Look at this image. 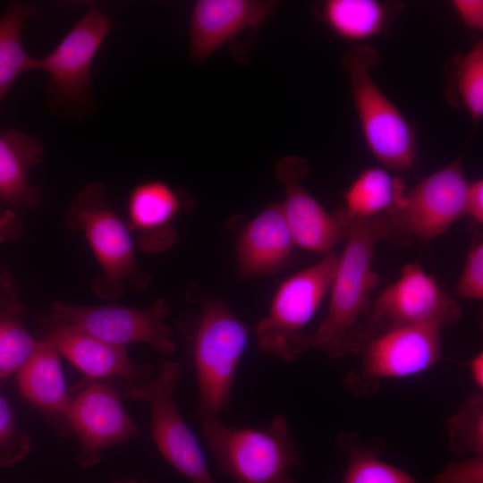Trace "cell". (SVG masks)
<instances>
[{"mask_svg":"<svg viewBox=\"0 0 483 483\" xmlns=\"http://www.w3.org/2000/svg\"><path fill=\"white\" fill-rule=\"evenodd\" d=\"M445 74L449 102L465 108L479 123L483 116V42L478 40L466 54L455 55L445 66Z\"/></svg>","mask_w":483,"mask_h":483,"instance_id":"obj_25","label":"cell"},{"mask_svg":"<svg viewBox=\"0 0 483 483\" xmlns=\"http://www.w3.org/2000/svg\"><path fill=\"white\" fill-rule=\"evenodd\" d=\"M21 395L35 407L65 416L70 402L59 353L47 340L38 342L29 360L16 373Z\"/></svg>","mask_w":483,"mask_h":483,"instance_id":"obj_20","label":"cell"},{"mask_svg":"<svg viewBox=\"0 0 483 483\" xmlns=\"http://www.w3.org/2000/svg\"><path fill=\"white\" fill-rule=\"evenodd\" d=\"M275 2L199 0L190 19V55L202 62L248 29L262 25L274 13Z\"/></svg>","mask_w":483,"mask_h":483,"instance_id":"obj_15","label":"cell"},{"mask_svg":"<svg viewBox=\"0 0 483 483\" xmlns=\"http://www.w3.org/2000/svg\"><path fill=\"white\" fill-rule=\"evenodd\" d=\"M30 438L17 428L9 403L0 394V467L23 459L30 451Z\"/></svg>","mask_w":483,"mask_h":483,"instance_id":"obj_28","label":"cell"},{"mask_svg":"<svg viewBox=\"0 0 483 483\" xmlns=\"http://www.w3.org/2000/svg\"><path fill=\"white\" fill-rule=\"evenodd\" d=\"M47 340L89 378L120 376L141 382L150 367L139 366L129 359L125 347L106 343L73 326L50 319L44 323Z\"/></svg>","mask_w":483,"mask_h":483,"instance_id":"obj_17","label":"cell"},{"mask_svg":"<svg viewBox=\"0 0 483 483\" xmlns=\"http://www.w3.org/2000/svg\"><path fill=\"white\" fill-rule=\"evenodd\" d=\"M406 191L402 179L391 171L380 166L369 167L344 191V208L340 210L345 216L355 219L382 216L402 203Z\"/></svg>","mask_w":483,"mask_h":483,"instance_id":"obj_22","label":"cell"},{"mask_svg":"<svg viewBox=\"0 0 483 483\" xmlns=\"http://www.w3.org/2000/svg\"><path fill=\"white\" fill-rule=\"evenodd\" d=\"M398 10L377 0H326L317 13L337 37L362 45L385 32Z\"/></svg>","mask_w":483,"mask_h":483,"instance_id":"obj_21","label":"cell"},{"mask_svg":"<svg viewBox=\"0 0 483 483\" xmlns=\"http://www.w3.org/2000/svg\"><path fill=\"white\" fill-rule=\"evenodd\" d=\"M182 202L167 183L153 180L136 185L128 199V227L137 245L148 253H160L178 242L174 221Z\"/></svg>","mask_w":483,"mask_h":483,"instance_id":"obj_18","label":"cell"},{"mask_svg":"<svg viewBox=\"0 0 483 483\" xmlns=\"http://www.w3.org/2000/svg\"><path fill=\"white\" fill-rule=\"evenodd\" d=\"M67 227L81 233L100 268L91 283L100 299H119L128 284L142 291L151 278L137 262L131 231L113 208L104 183L94 182L73 198L65 217Z\"/></svg>","mask_w":483,"mask_h":483,"instance_id":"obj_2","label":"cell"},{"mask_svg":"<svg viewBox=\"0 0 483 483\" xmlns=\"http://www.w3.org/2000/svg\"><path fill=\"white\" fill-rule=\"evenodd\" d=\"M454 293L470 300L483 298V243L481 242L472 245L469 250L454 288Z\"/></svg>","mask_w":483,"mask_h":483,"instance_id":"obj_29","label":"cell"},{"mask_svg":"<svg viewBox=\"0 0 483 483\" xmlns=\"http://www.w3.org/2000/svg\"><path fill=\"white\" fill-rule=\"evenodd\" d=\"M35 12L31 4L13 2L0 17V104L23 72L34 70L36 58L25 51L21 34Z\"/></svg>","mask_w":483,"mask_h":483,"instance_id":"obj_24","label":"cell"},{"mask_svg":"<svg viewBox=\"0 0 483 483\" xmlns=\"http://www.w3.org/2000/svg\"><path fill=\"white\" fill-rule=\"evenodd\" d=\"M43 142L11 129L0 131V199L13 209L40 205V187L31 185L28 172L43 157Z\"/></svg>","mask_w":483,"mask_h":483,"instance_id":"obj_19","label":"cell"},{"mask_svg":"<svg viewBox=\"0 0 483 483\" xmlns=\"http://www.w3.org/2000/svg\"><path fill=\"white\" fill-rule=\"evenodd\" d=\"M469 371L473 383L479 389L483 387V353L478 352L469 361Z\"/></svg>","mask_w":483,"mask_h":483,"instance_id":"obj_34","label":"cell"},{"mask_svg":"<svg viewBox=\"0 0 483 483\" xmlns=\"http://www.w3.org/2000/svg\"><path fill=\"white\" fill-rule=\"evenodd\" d=\"M21 310L14 279L11 272L0 265V315Z\"/></svg>","mask_w":483,"mask_h":483,"instance_id":"obj_32","label":"cell"},{"mask_svg":"<svg viewBox=\"0 0 483 483\" xmlns=\"http://www.w3.org/2000/svg\"><path fill=\"white\" fill-rule=\"evenodd\" d=\"M22 311L0 315V380L17 373L38 344L21 323Z\"/></svg>","mask_w":483,"mask_h":483,"instance_id":"obj_27","label":"cell"},{"mask_svg":"<svg viewBox=\"0 0 483 483\" xmlns=\"http://www.w3.org/2000/svg\"><path fill=\"white\" fill-rule=\"evenodd\" d=\"M461 21L470 30H483L482 0H453L451 3Z\"/></svg>","mask_w":483,"mask_h":483,"instance_id":"obj_31","label":"cell"},{"mask_svg":"<svg viewBox=\"0 0 483 483\" xmlns=\"http://www.w3.org/2000/svg\"><path fill=\"white\" fill-rule=\"evenodd\" d=\"M296 247L280 203H270L242 230L236 242L240 276L273 275L288 263Z\"/></svg>","mask_w":483,"mask_h":483,"instance_id":"obj_16","label":"cell"},{"mask_svg":"<svg viewBox=\"0 0 483 483\" xmlns=\"http://www.w3.org/2000/svg\"><path fill=\"white\" fill-rule=\"evenodd\" d=\"M343 229V249L337 256L329 288L326 318L311 334V347L340 360L349 352L351 337L370 308L369 297L379 283L374 268L377 242L388 239L385 215L367 219L335 212Z\"/></svg>","mask_w":483,"mask_h":483,"instance_id":"obj_1","label":"cell"},{"mask_svg":"<svg viewBox=\"0 0 483 483\" xmlns=\"http://www.w3.org/2000/svg\"><path fill=\"white\" fill-rule=\"evenodd\" d=\"M448 441L452 452L460 456L483 454V395H470L448 419Z\"/></svg>","mask_w":483,"mask_h":483,"instance_id":"obj_26","label":"cell"},{"mask_svg":"<svg viewBox=\"0 0 483 483\" xmlns=\"http://www.w3.org/2000/svg\"><path fill=\"white\" fill-rule=\"evenodd\" d=\"M16 220V214L11 209L0 212V233L7 231Z\"/></svg>","mask_w":483,"mask_h":483,"instance_id":"obj_35","label":"cell"},{"mask_svg":"<svg viewBox=\"0 0 483 483\" xmlns=\"http://www.w3.org/2000/svg\"><path fill=\"white\" fill-rule=\"evenodd\" d=\"M200 424L219 469L234 483H296L292 471L301 455L284 415L267 428L230 427L219 419Z\"/></svg>","mask_w":483,"mask_h":483,"instance_id":"obj_3","label":"cell"},{"mask_svg":"<svg viewBox=\"0 0 483 483\" xmlns=\"http://www.w3.org/2000/svg\"><path fill=\"white\" fill-rule=\"evenodd\" d=\"M112 27V21L91 5L50 54L36 58L34 70L50 74L51 91L59 102L69 106L83 102L94 57Z\"/></svg>","mask_w":483,"mask_h":483,"instance_id":"obj_12","label":"cell"},{"mask_svg":"<svg viewBox=\"0 0 483 483\" xmlns=\"http://www.w3.org/2000/svg\"><path fill=\"white\" fill-rule=\"evenodd\" d=\"M433 483H483V454L450 462L432 479Z\"/></svg>","mask_w":483,"mask_h":483,"instance_id":"obj_30","label":"cell"},{"mask_svg":"<svg viewBox=\"0 0 483 483\" xmlns=\"http://www.w3.org/2000/svg\"><path fill=\"white\" fill-rule=\"evenodd\" d=\"M249 343L247 326L221 301L201 307L192 342L191 361L198 386L195 416L219 419L229 407L236 370Z\"/></svg>","mask_w":483,"mask_h":483,"instance_id":"obj_5","label":"cell"},{"mask_svg":"<svg viewBox=\"0 0 483 483\" xmlns=\"http://www.w3.org/2000/svg\"><path fill=\"white\" fill-rule=\"evenodd\" d=\"M114 483H139L133 480H122V481H115Z\"/></svg>","mask_w":483,"mask_h":483,"instance_id":"obj_36","label":"cell"},{"mask_svg":"<svg viewBox=\"0 0 483 483\" xmlns=\"http://www.w3.org/2000/svg\"><path fill=\"white\" fill-rule=\"evenodd\" d=\"M49 318L73 326L113 345L148 343L165 355L175 352L172 328L165 323L170 305L157 299L146 308L85 306L62 301L50 305Z\"/></svg>","mask_w":483,"mask_h":483,"instance_id":"obj_11","label":"cell"},{"mask_svg":"<svg viewBox=\"0 0 483 483\" xmlns=\"http://www.w3.org/2000/svg\"><path fill=\"white\" fill-rule=\"evenodd\" d=\"M379 53L368 44L352 47L343 58L361 134L371 155L387 170L405 172L417 159L413 127L376 82Z\"/></svg>","mask_w":483,"mask_h":483,"instance_id":"obj_4","label":"cell"},{"mask_svg":"<svg viewBox=\"0 0 483 483\" xmlns=\"http://www.w3.org/2000/svg\"><path fill=\"white\" fill-rule=\"evenodd\" d=\"M337 256L333 249L281 283L268 312L256 326L257 342L263 352L292 361L311 347V334L306 327L329 292Z\"/></svg>","mask_w":483,"mask_h":483,"instance_id":"obj_6","label":"cell"},{"mask_svg":"<svg viewBox=\"0 0 483 483\" xmlns=\"http://www.w3.org/2000/svg\"><path fill=\"white\" fill-rule=\"evenodd\" d=\"M308 161L287 156L275 166V174L284 190L283 215L296 247L326 253L343 242V229L336 214H330L303 185Z\"/></svg>","mask_w":483,"mask_h":483,"instance_id":"obj_14","label":"cell"},{"mask_svg":"<svg viewBox=\"0 0 483 483\" xmlns=\"http://www.w3.org/2000/svg\"><path fill=\"white\" fill-rule=\"evenodd\" d=\"M462 316L459 303L416 263L401 269L400 276L386 287L353 332L349 352H356L368 337L390 327L431 325L444 329Z\"/></svg>","mask_w":483,"mask_h":483,"instance_id":"obj_7","label":"cell"},{"mask_svg":"<svg viewBox=\"0 0 483 483\" xmlns=\"http://www.w3.org/2000/svg\"><path fill=\"white\" fill-rule=\"evenodd\" d=\"M65 418L79 438L77 460L84 468L97 464L108 447L141 435L114 389L100 382L88 385L70 401Z\"/></svg>","mask_w":483,"mask_h":483,"instance_id":"obj_13","label":"cell"},{"mask_svg":"<svg viewBox=\"0 0 483 483\" xmlns=\"http://www.w3.org/2000/svg\"><path fill=\"white\" fill-rule=\"evenodd\" d=\"M468 183L461 156L407 189L402 203L385 214L388 239L400 244L415 239L425 244L444 233L465 216Z\"/></svg>","mask_w":483,"mask_h":483,"instance_id":"obj_10","label":"cell"},{"mask_svg":"<svg viewBox=\"0 0 483 483\" xmlns=\"http://www.w3.org/2000/svg\"><path fill=\"white\" fill-rule=\"evenodd\" d=\"M441 331L431 325L390 327L365 339L355 353L360 363L343 379L345 389L357 397L376 393L385 379L422 373L441 359Z\"/></svg>","mask_w":483,"mask_h":483,"instance_id":"obj_8","label":"cell"},{"mask_svg":"<svg viewBox=\"0 0 483 483\" xmlns=\"http://www.w3.org/2000/svg\"><path fill=\"white\" fill-rule=\"evenodd\" d=\"M181 373L180 363L161 359L154 378L130 387L126 395L149 405L152 439L178 472L191 483H216L198 438L175 405L174 390Z\"/></svg>","mask_w":483,"mask_h":483,"instance_id":"obj_9","label":"cell"},{"mask_svg":"<svg viewBox=\"0 0 483 483\" xmlns=\"http://www.w3.org/2000/svg\"><path fill=\"white\" fill-rule=\"evenodd\" d=\"M336 445L347 456L341 483H419L406 471L383 461L379 444L365 443L354 432L338 435Z\"/></svg>","mask_w":483,"mask_h":483,"instance_id":"obj_23","label":"cell"},{"mask_svg":"<svg viewBox=\"0 0 483 483\" xmlns=\"http://www.w3.org/2000/svg\"><path fill=\"white\" fill-rule=\"evenodd\" d=\"M465 216L483 223V180L469 182L465 194Z\"/></svg>","mask_w":483,"mask_h":483,"instance_id":"obj_33","label":"cell"}]
</instances>
